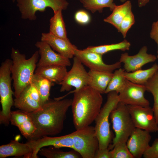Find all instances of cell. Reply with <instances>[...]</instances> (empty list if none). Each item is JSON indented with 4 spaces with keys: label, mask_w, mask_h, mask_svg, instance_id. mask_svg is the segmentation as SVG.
Here are the masks:
<instances>
[{
    "label": "cell",
    "mask_w": 158,
    "mask_h": 158,
    "mask_svg": "<svg viewBox=\"0 0 158 158\" xmlns=\"http://www.w3.org/2000/svg\"><path fill=\"white\" fill-rule=\"evenodd\" d=\"M27 143L33 150L32 158H38L37 154L43 147L51 146L58 148L68 147L73 149V146L71 133L59 137L44 136L36 139L28 140Z\"/></svg>",
    "instance_id": "cell-14"
},
{
    "label": "cell",
    "mask_w": 158,
    "mask_h": 158,
    "mask_svg": "<svg viewBox=\"0 0 158 158\" xmlns=\"http://www.w3.org/2000/svg\"><path fill=\"white\" fill-rule=\"evenodd\" d=\"M74 19L77 23L82 25L88 24L91 20L90 16L89 13L83 10H78L75 13Z\"/></svg>",
    "instance_id": "cell-34"
},
{
    "label": "cell",
    "mask_w": 158,
    "mask_h": 158,
    "mask_svg": "<svg viewBox=\"0 0 158 158\" xmlns=\"http://www.w3.org/2000/svg\"><path fill=\"white\" fill-rule=\"evenodd\" d=\"M62 10H59L54 13V16L50 20L49 32L59 37L67 38V32L63 18Z\"/></svg>",
    "instance_id": "cell-26"
},
{
    "label": "cell",
    "mask_w": 158,
    "mask_h": 158,
    "mask_svg": "<svg viewBox=\"0 0 158 158\" xmlns=\"http://www.w3.org/2000/svg\"><path fill=\"white\" fill-rule=\"evenodd\" d=\"M73 149L83 158H94L99 148V142L94 127L89 126L71 133Z\"/></svg>",
    "instance_id": "cell-7"
},
{
    "label": "cell",
    "mask_w": 158,
    "mask_h": 158,
    "mask_svg": "<svg viewBox=\"0 0 158 158\" xmlns=\"http://www.w3.org/2000/svg\"><path fill=\"white\" fill-rule=\"evenodd\" d=\"M66 67L60 65L37 67L35 73L48 79L54 83L60 84L68 72Z\"/></svg>",
    "instance_id": "cell-20"
},
{
    "label": "cell",
    "mask_w": 158,
    "mask_h": 158,
    "mask_svg": "<svg viewBox=\"0 0 158 158\" xmlns=\"http://www.w3.org/2000/svg\"><path fill=\"white\" fill-rule=\"evenodd\" d=\"M72 102L71 99L49 98L42 104L40 109L29 113L37 129L38 139L55 135L62 131L67 111Z\"/></svg>",
    "instance_id": "cell-1"
},
{
    "label": "cell",
    "mask_w": 158,
    "mask_h": 158,
    "mask_svg": "<svg viewBox=\"0 0 158 158\" xmlns=\"http://www.w3.org/2000/svg\"><path fill=\"white\" fill-rule=\"evenodd\" d=\"M130 45L129 42L124 40L122 42L117 43L97 46H89L85 49L103 55L109 52L116 50H121L122 51L129 50Z\"/></svg>",
    "instance_id": "cell-30"
},
{
    "label": "cell",
    "mask_w": 158,
    "mask_h": 158,
    "mask_svg": "<svg viewBox=\"0 0 158 158\" xmlns=\"http://www.w3.org/2000/svg\"><path fill=\"white\" fill-rule=\"evenodd\" d=\"M12 60L6 59L0 67V97L2 110L0 112V123L8 126L10 122L11 109L14 106L13 98L14 92L11 86V76Z\"/></svg>",
    "instance_id": "cell-5"
},
{
    "label": "cell",
    "mask_w": 158,
    "mask_h": 158,
    "mask_svg": "<svg viewBox=\"0 0 158 158\" xmlns=\"http://www.w3.org/2000/svg\"><path fill=\"white\" fill-rule=\"evenodd\" d=\"M41 40L46 42L54 50L69 59L73 58L75 50L77 49L71 42L68 38L57 37L49 32L42 33Z\"/></svg>",
    "instance_id": "cell-18"
},
{
    "label": "cell",
    "mask_w": 158,
    "mask_h": 158,
    "mask_svg": "<svg viewBox=\"0 0 158 158\" xmlns=\"http://www.w3.org/2000/svg\"><path fill=\"white\" fill-rule=\"evenodd\" d=\"M35 46L39 49L40 58L38 62L37 67L54 65L69 66L71 62L69 59L55 52L50 46L44 41L37 42Z\"/></svg>",
    "instance_id": "cell-16"
},
{
    "label": "cell",
    "mask_w": 158,
    "mask_h": 158,
    "mask_svg": "<svg viewBox=\"0 0 158 158\" xmlns=\"http://www.w3.org/2000/svg\"><path fill=\"white\" fill-rule=\"evenodd\" d=\"M22 18L35 20L37 11L43 12L47 8L50 7L54 13L59 10L67 9L68 3L66 0H17Z\"/></svg>",
    "instance_id": "cell-8"
},
{
    "label": "cell",
    "mask_w": 158,
    "mask_h": 158,
    "mask_svg": "<svg viewBox=\"0 0 158 158\" xmlns=\"http://www.w3.org/2000/svg\"><path fill=\"white\" fill-rule=\"evenodd\" d=\"M158 70V64L155 63L150 68L146 69H140L130 72L125 71L123 75L127 80L132 83L144 85Z\"/></svg>",
    "instance_id": "cell-23"
},
{
    "label": "cell",
    "mask_w": 158,
    "mask_h": 158,
    "mask_svg": "<svg viewBox=\"0 0 158 158\" xmlns=\"http://www.w3.org/2000/svg\"><path fill=\"white\" fill-rule=\"evenodd\" d=\"M146 91L145 85L135 83L126 80L124 87L118 94L119 102L127 105L149 106L150 102L144 95Z\"/></svg>",
    "instance_id": "cell-11"
},
{
    "label": "cell",
    "mask_w": 158,
    "mask_h": 158,
    "mask_svg": "<svg viewBox=\"0 0 158 158\" xmlns=\"http://www.w3.org/2000/svg\"><path fill=\"white\" fill-rule=\"evenodd\" d=\"M14 106L19 110L29 113L40 109L42 104L33 99L29 95L26 89L20 95L14 99Z\"/></svg>",
    "instance_id": "cell-22"
},
{
    "label": "cell",
    "mask_w": 158,
    "mask_h": 158,
    "mask_svg": "<svg viewBox=\"0 0 158 158\" xmlns=\"http://www.w3.org/2000/svg\"><path fill=\"white\" fill-rule=\"evenodd\" d=\"M10 122L28 140L38 138L37 129L29 113L20 110L11 111Z\"/></svg>",
    "instance_id": "cell-13"
},
{
    "label": "cell",
    "mask_w": 158,
    "mask_h": 158,
    "mask_svg": "<svg viewBox=\"0 0 158 158\" xmlns=\"http://www.w3.org/2000/svg\"><path fill=\"white\" fill-rule=\"evenodd\" d=\"M119 102L118 94L115 91L107 93V100L96 118L95 127L99 142V148H108L112 139L109 117L112 111Z\"/></svg>",
    "instance_id": "cell-4"
},
{
    "label": "cell",
    "mask_w": 158,
    "mask_h": 158,
    "mask_svg": "<svg viewBox=\"0 0 158 158\" xmlns=\"http://www.w3.org/2000/svg\"><path fill=\"white\" fill-rule=\"evenodd\" d=\"M25 88L31 98L42 104L39 92L34 84L31 82Z\"/></svg>",
    "instance_id": "cell-36"
},
{
    "label": "cell",
    "mask_w": 158,
    "mask_h": 158,
    "mask_svg": "<svg viewBox=\"0 0 158 158\" xmlns=\"http://www.w3.org/2000/svg\"><path fill=\"white\" fill-rule=\"evenodd\" d=\"M110 152L111 158H134L127 147L126 142L116 143Z\"/></svg>",
    "instance_id": "cell-32"
},
{
    "label": "cell",
    "mask_w": 158,
    "mask_h": 158,
    "mask_svg": "<svg viewBox=\"0 0 158 158\" xmlns=\"http://www.w3.org/2000/svg\"><path fill=\"white\" fill-rule=\"evenodd\" d=\"M120 1L122 2H125L126 0H120Z\"/></svg>",
    "instance_id": "cell-41"
},
{
    "label": "cell",
    "mask_w": 158,
    "mask_h": 158,
    "mask_svg": "<svg viewBox=\"0 0 158 158\" xmlns=\"http://www.w3.org/2000/svg\"><path fill=\"white\" fill-rule=\"evenodd\" d=\"M127 106L135 128L150 133L157 132L158 124L154 116L152 108L150 106L147 107Z\"/></svg>",
    "instance_id": "cell-10"
},
{
    "label": "cell",
    "mask_w": 158,
    "mask_h": 158,
    "mask_svg": "<svg viewBox=\"0 0 158 158\" xmlns=\"http://www.w3.org/2000/svg\"><path fill=\"white\" fill-rule=\"evenodd\" d=\"M86 9L92 13L97 11L103 12L105 7H108L112 11L116 5L113 2L114 0H79Z\"/></svg>",
    "instance_id": "cell-28"
},
{
    "label": "cell",
    "mask_w": 158,
    "mask_h": 158,
    "mask_svg": "<svg viewBox=\"0 0 158 158\" xmlns=\"http://www.w3.org/2000/svg\"><path fill=\"white\" fill-rule=\"evenodd\" d=\"M88 73L90 77L88 85L101 94L105 93L113 73L90 70Z\"/></svg>",
    "instance_id": "cell-21"
},
{
    "label": "cell",
    "mask_w": 158,
    "mask_h": 158,
    "mask_svg": "<svg viewBox=\"0 0 158 158\" xmlns=\"http://www.w3.org/2000/svg\"><path fill=\"white\" fill-rule=\"evenodd\" d=\"M94 158H111L110 150L108 148L103 149H99Z\"/></svg>",
    "instance_id": "cell-38"
},
{
    "label": "cell",
    "mask_w": 158,
    "mask_h": 158,
    "mask_svg": "<svg viewBox=\"0 0 158 158\" xmlns=\"http://www.w3.org/2000/svg\"><path fill=\"white\" fill-rule=\"evenodd\" d=\"M49 147H43L39 151L40 155L47 158H80V154L74 150L68 152H64L59 150V148L50 146Z\"/></svg>",
    "instance_id": "cell-27"
},
{
    "label": "cell",
    "mask_w": 158,
    "mask_h": 158,
    "mask_svg": "<svg viewBox=\"0 0 158 158\" xmlns=\"http://www.w3.org/2000/svg\"><path fill=\"white\" fill-rule=\"evenodd\" d=\"M150 132L135 128L126 142L127 147L134 158H140L150 146Z\"/></svg>",
    "instance_id": "cell-17"
},
{
    "label": "cell",
    "mask_w": 158,
    "mask_h": 158,
    "mask_svg": "<svg viewBox=\"0 0 158 158\" xmlns=\"http://www.w3.org/2000/svg\"><path fill=\"white\" fill-rule=\"evenodd\" d=\"M147 48L144 46L135 55L130 56L127 52L122 54L119 61L124 64L123 68L127 72H133L141 69L145 64L155 61L157 57L147 53Z\"/></svg>",
    "instance_id": "cell-15"
},
{
    "label": "cell",
    "mask_w": 158,
    "mask_h": 158,
    "mask_svg": "<svg viewBox=\"0 0 158 158\" xmlns=\"http://www.w3.org/2000/svg\"><path fill=\"white\" fill-rule=\"evenodd\" d=\"M149 0H138V5L139 7L145 6L149 1Z\"/></svg>",
    "instance_id": "cell-39"
},
{
    "label": "cell",
    "mask_w": 158,
    "mask_h": 158,
    "mask_svg": "<svg viewBox=\"0 0 158 158\" xmlns=\"http://www.w3.org/2000/svg\"><path fill=\"white\" fill-rule=\"evenodd\" d=\"M135 22L134 16L132 10L130 9L123 20L118 31L122 34L123 38L126 37L127 32L134 24Z\"/></svg>",
    "instance_id": "cell-33"
},
{
    "label": "cell",
    "mask_w": 158,
    "mask_h": 158,
    "mask_svg": "<svg viewBox=\"0 0 158 158\" xmlns=\"http://www.w3.org/2000/svg\"><path fill=\"white\" fill-rule=\"evenodd\" d=\"M90 79L88 73L85 70L83 64L77 57L74 56L71 69L68 72L63 80L60 84L61 85L60 91L63 92L69 91L73 87H74L75 89L69 93H73L88 85Z\"/></svg>",
    "instance_id": "cell-9"
},
{
    "label": "cell",
    "mask_w": 158,
    "mask_h": 158,
    "mask_svg": "<svg viewBox=\"0 0 158 158\" xmlns=\"http://www.w3.org/2000/svg\"><path fill=\"white\" fill-rule=\"evenodd\" d=\"M115 136L109 149L111 150L114 146L120 142H126L135 128L128 110L127 106L119 102L111 111L110 116Z\"/></svg>",
    "instance_id": "cell-6"
},
{
    "label": "cell",
    "mask_w": 158,
    "mask_h": 158,
    "mask_svg": "<svg viewBox=\"0 0 158 158\" xmlns=\"http://www.w3.org/2000/svg\"><path fill=\"white\" fill-rule=\"evenodd\" d=\"M39 55L38 51H36L30 58L26 59L25 54L12 48L11 71L15 98L18 97L31 82Z\"/></svg>",
    "instance_id": "cell-3"
},
{
    "label": "cell",
    "mask_w": 158,
    "mask_h": 158,
    "mask_svg": "<svg viewBox=\"0 0 158 158\" xmlns=\"http://www.w3.org/2000/svg\"><path fill=\"white\" fill-rule=\"evenodd\" d=\"M71 105L73 121L76 130L90 126L102 108V94L89 85L74 92Z\"/></svg>",
    "instance_id": "cell-2"
},
{
    "label": "cell",
    "mask_w": 158,
    "mask_h": 158,
    "mask_svg": "<svg viewBox=\"0 0 158 158\" xmlns=\"http://www.w3.org/2000/svg\"><path fill=\"white\" fill-rule=\"evenodd\" d=\"M145 158H158V138H156L151 146L144 152Z\"/></svg>",
    "instance_id": "cell-35"
},
{
    "label": "cell",
    "mask_w": 158,
    "mask_h": 158,
    "mask_svg": "<svg viewBox=\"0 0 158 158\" xmlns=\"http://www.w3.org/2000/svg\"><path fill=\"white\" fill-rule=\"evenodd\" d=\"M157 132L158 134V131H157Z\"/></svg>",
    "instance_id": "cell-43"
},
{
    "label": "cell",
    "mask_w": 158,
    "mask_h": 158,
    "mask_svg": "<svg viewBox=\"0 0 158 158\" xmlns=\"http://www.w3.org/2000/svg\"><path fill=\"white\" fill-rule=\"evenodd\" d=\"M157 11L158 13V9ZM150 36L157 44H158V19L157 21L153 22L152 25Z\"/></svg>",
    "instance_id": "cell-37"
},
{
    "label": "cell",
    "mask_w": 158,
    "mask_h": 158,
    "mask_svg": "<svg viewBox=\"0 0 158 158\" xmlns=\"http://www.w3.org/2000/svg\"><path fill=\"white\" fill-rule=\"evenodd\" d=\"M31 82L35 86L39 92L42 104L49 99L51 88L54 83L48 79L34 73Z\"/></svg>",
    "instance_id": "cell-25"
},
{
    "label": "cell",
    "mask_w": 158,
    "mask_h": 158,
    "mask_svg": "<svg viewBox=\"0 0 158 158\" xmlns=\"http://www.w3.org/2000/svg\"><path fill=\"white\" fill-rule=\"evenodd\" d=\"M157 55L156 56L157 59H158V44H157Z\"/></svg>",
    "instance_id": "cell-40"
},
{
    "label": "cell",
    "mask_w": 158,
    "mask_h": 158,
    "mask_svg": "<svg viewBox=\"0 0 158 158\" xmlns=\"http://www.w3.org/2000/svg\"><path fill=\"white\" fill-rule=\"evenodd\" d=\"M147 91L151 93L154 99L152 108L154 116L158 124V70L144 85Z\"/></svg>",
    "instance_id": "cell-31"
},
{
    "label": "cell",
    "mask_w": 158,
    "mask_h": 158,
    "mask_svg": "<svg viewBox=\"0 0 158 158\" xmlns=\"http://www.w3.org/2000/svg\"><path fill=\"white\" fill-rule=\"evenodd\" d=\"M33 152L32 149L27 142L21 143L15 139L0 146V158L12 156H23L24 158H32Z\"/></svg>",
    "instance_id": "cell-19"
},
{
    "label": "cell",
    "mask_w": 158,
    "mask_h": 158,
    "mask_svg": "<svg viewBox=\"0 0 158 158\" xmlns=\"http://www.w3.org/2000/svg\"><path fill=\"white\" fill-rule=\"evenodd\" d=\"M16 0H13V2H14Z\"/></svg>",
    "instance_id": "cell-42"
},
{
    "label": "cell",
    "mask_w": 158,
    "mask_h": 158,
    "mask_svg": "<svg viewBox=\"0 0 158 158\" xmlns=\"http://www.w3.org/2000/svg\"><path fill=\"white\" fill-rule=\"evenodd\" d=\"M124 69L120 68L115 70L112 78L106 89L105 94L115 91L118 94L124 87L126 79L123 75Z\"/></svg>",
    "instance_id": "cell-29"
},
{
    "label": "cell",
    "mask_w": 158,
    "mask_h": 158,
    "mask_svg": "<svg viewBox=\"0 0 158 158\" xmlns=\"http://www.w3.org/2000/svg\"><path fill=\"white\" fill-rule=\"evenodd\" d=\"M131 2L129 0L121 5H116L112 13L104 18V21L113 25L118 31L121 22L129 11L131 9Z\"/></svg>",
    "instance_id": "cell-24"
},
{
    "label": "cell",
    "mask_w": 158,
    "mask_h": 158,
    "mask_svg": "<svg viewBox=\"0 0 158 158\" xmlns=\"http://www.w3.org/2000/svg\"><path fill=\"white\" fill-rule=\"evenodd\" d=\"M103 55L93 51L77 49L75 51V56L90 70L112 72L120 68L121 63L119 61L111 64H106L102 59Z\"/></svg>",
    "instance_id": "cell-12"
}]
</instances>
